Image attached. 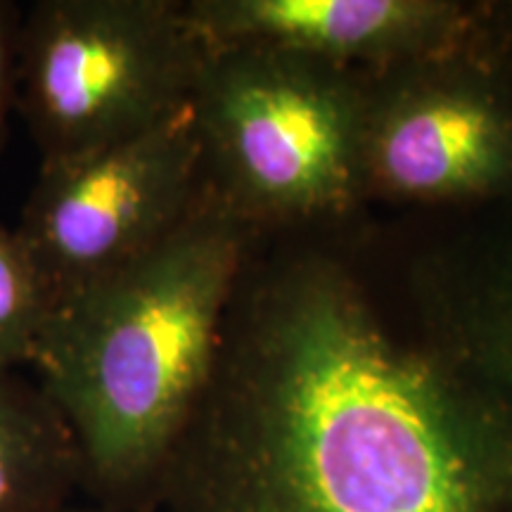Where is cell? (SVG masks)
<instances>
[{
  "instance_id": "1",
  "label": "cell",
  "mask_w": 512,
  "mask_h": 512,
  "mask_svg": "<svg viewBox=\"0 0 512 512\" xmlns=\"http://www.w3.org/2000/svg\"><path fill=\"white\" fill-rule=\"evenodd\" d=\"M169 512H512V411L306 261L226 316Z\"/></svg>"
},
{
  "instance_id": "4",
  "label": "cell",
  "mask_w": 512,
  "mask_h": 512,
  "mask_svg": "<svg viewBox=\"0 0 512 512\" xmlns=\"http://www.w3.org/2000/svg\"><path fill=\"white\" fill-rule=\"evenodd\" d=\"M207 46L183 3L38 0L17 38V105L43 162L119 143L190 105Z\"/></svg>"
},
{
  "instance_id": "9",
  "label": "cell",
  "mask_w": 512,
  "mask_h": 512,
  "mask_svg": "<svg viewBox=\"0 0 512 512\" xmlns=\"http://www.w3.org/2000/svg\"><path fill=\"white\" fill-rule=\"evenodd\" d=\"M53 294L15 228L0 226V370L31 366Z\"/></svg>"
},
{
  "instance_id": "6",
  "label": "cell",
  "mask_w": 512,
  "mask_h": 512,
  "mask_svg": "<svg viewBox=\"0 0 512 512\" xmlns=\"http://www.w3.org/2000/svg\"><path fill=\"white\" fill-rule=\"evenodd\" d=\"M420 67L368 95L363 185L408 200L512 197V55L494 24L475 55Z\"/></svg>"
},
{
  "instance_id": "7",
  "label": "cell",
  "mask_w": 512,
  "mask_h": 512,
  "mask_svg": "<svg viewBox=\"0 0 512 512\" xmlns=\"http://www.w3.org/2000/svg\"><path fill=\"white\" fill-rule=\"evenodd\" d=\"M183 10L207 50H280L342 69L430 60L479 29L439 0H197Z\"/></svg>"
},
{
  "instance_id": "12",
  "label": "cell",
  "mask_w": 512,
  "mask_h": 512,
  "mask_svg": "<svg viewBox=\"0 0 512 512\" xmlns=\"http://www.w3.org/2000/svg\"><path fill=\"white\" fill-rule=\"evenodd\" d=\"M62 512H112V510L100 508V505H93V508H76V505H69V508H64Z\"/></svg>"
},
{
  "instance_id": "8",
  "label": "cell",
  "mask_w": 512,
  "mask_h": 512,
  "mask_svg": "<svg viewBox=\"0 0 512 512\" xmlns=\"http://www.w3.org/2000/svg\"><path fill=\"white\" fill-rule=\"evenodd\" d=\"M81 489V456L48 394L0 370V512H62Z\"/></svg>"
},
{
  "instance_id": "3",
  "label": "cell",
  "mask_w": 512,
  "mask_h": 512,
  "mask_svg": "<svg viewBox=\"0 0 512 512\" xmlns=\"http://www.w3.org/2000/svg\"><path fill=\"white\" fill-rule=\"evenodd\" d=\"M190 107L204 188L242 219L328 214L361 190L368 95L347 69L280 50H207Z\"/></svg>"
},
{
  "instance_id": "5",
  "label": "cell",
  "mask_w": 512,
  "mask_h": 512,
  "mask_svg": "<svg viewBox=\"0 0 512 512\" xmlns=\"http://www.w3.org/2000/svg\"><path fill=\"white\" fill-rule=\"evenodd\" d=\"M202 190V143L188 105L119 143L43 162L15 230L55 302L155 247Z\"/></svg>"
},
{
  "instance_id": "11",
  "label": "cell",
  "mask_w": 512,
  "mask_h": 512,
  "mask_svg": "<svg viewBox=\"0 0 512 512\" xmlns=\"http://www.w3.org/2000/svg\"><path fill=\"white\" fill-rule=\"evenodd\" d=\"M491 24H494L496 34L501 38L505 50L512 55V5L508 10H498L494 19H491Z\"/></svg>"
},
{
  "instance_id": "10",
  "label": "cell",
  "mask_w": 512,
  "mask_h": 512,
  "mask_svg": "<svg viewBox=\"0 0 512 512\" xmlns=\"http://www.w3.org/2000/svg\"><path fill=\"white\" fill-rule=\"evenodd\" d=\"M24 10L0 0V155L8 143L10 119L17 105V38Z\"/></svg>"
},
{
  "instance_id": "2",
  "label": "cell",
  "mask_w": 512,
  "mask_h": 512,
  "mask_svg": "<svg viewBox=\"0 0 512 512\" xmlns=\"http://www.w3.org/2000/svg\"><path fill=\"white\" fill-rule=\"evenodd\" d=\"M245 240V219L204 188L155 247L50 306L29 368L67 420L81 489L100 508L159 505L214 375Z\"/></svg>"
}]
</instances>
